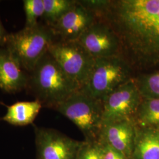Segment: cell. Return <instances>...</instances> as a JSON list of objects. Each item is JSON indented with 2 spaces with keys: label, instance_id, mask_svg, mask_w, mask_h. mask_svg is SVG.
I'll use <instances>...</instances> for the list:
<instances>
[{
  "label": "cell",
  "instance_id": "obj_20",
  "mask_svg": "<svg viewBox=\"0 0 159 159\" xmlns=\"http://www.w3.org/2000/svg\"><path fill=\"white\" fill-rule=\"evenodd\" d=\"M78 1L86 8L95 13L97 18L106 10L111 2L108 0H81Z\"/></svg>",
  "mask_w": 159,
  "mask_h": 159
},
{
  "label": "cell",
  "instance_id": "obj_16",
  "mask_svg": "<svg viewBox=\"0 0 159 159\" xmlns=\"http://www.w3.org/2000/svg\"><path fill=\"white\" fill-rule=\"evenodd\" d=\"M75 0H44V11L43 19L46 25L51 27L74 7Z\"/></svg>",
  "mask_w": 159,
  "mask_h": 159
},
{
  "label": "cell",
  "instance_id": "obj_19",
  "mask_svg": "<svg viewBox=\"0 0 159 159\" xmlns=\"http://www.w3.org/2000/svg\"><path fill=\"white\" fill-rule=\"evenodd\" d=\"M77 159H102L101 145L98 140L84 141Z\"/></svg>",
  "mask_w": 159,
  "mask_h": 159
},
{
  "label": "cell",
  "instance_id": "obj_14",
  "mask_svg": "<svg viewBox=\"0 0 159 159\" xmlns=\"http://www.w3.org/2000/svg\"><path fill=\"white\" fill-rule=\"evenodd\" d=\"M7 107V113L2 118L3 121L15 126H25L33 123L43 105L35 100L18 102Z\"/></svg>",
  "mask_w": 159,
  "mask_h": 159
},
{
  "label": "cell",
  "instance_id": "obj_12",
  "mask_svg": "<svg viewBox=\"0 0 159 159\" xmlns=\"http://www.w3.org/2000/svg\"><path fill=\"white\" fill-rule=\"evenodd\" d=\"M29 74L5 47H0V89L16 93L25 89Z\"/></svg>",
  "mask_w": 159,
  "mask_h": 159
},
{
  "label": "cell",
  "instance_id": "obj_7",
  "mask_svg": "<svg viewBox=\"0 0 159 159\" xmlns=\"http://www.w3.org/2000/svg\"><path fill=\"white\" fill-rule=\"evenodd\" d=\"M142 100L133 78L110 93L102 100V124L133 120Z\"/></svg>",
  "mask_w": 159,
  "mask_h": 159
},
{
  "label": "cell",
  "instance_id": "obj_11",
  "mask_svg": "<svg viewBox=\"0 0 159 159\" xmlns=\"http://www.w3.org/2000/svg\"><path fill=\"white\" fill-rule=\"evenodd\" d=\"M136 130V125L133 120L110 122L102 124L98 140L108 144L127 159H131Z\"/></svg>",
  "mask_w": 159,
  "mask_h": 159
},
{
  "label": "cell",
  "instance_id": "obj_18",
  "mask_svg": "<svg viewBox=\"0 0 159 159\" xmlns=\"http://www.w3.org/2000/svg\"><path fill=\"white\" fill-rule=\"evenodd\" d=\"M23 4L25 14V27H33L39 23V18L43 16L44 0H24Z\"/></svg>",
  "mask_w": 159,
  "mask_h": 159
},
{
  "label": "cell",
  "instance_id": "obj_1",
  "mask_svg": "<svg viewBox=\"0 0 159 159\" xmlns=\"http://www.w3.org/2000/svg\"><path fill=\"white\" fill-rule=\"evenodd\" d=\"M98 19L118 35L133 69L159 65V0L111 1Z\"/></svg>",
  "mask_w": 159,
  "mask_h": 159
},
{
  "label": "cell",
  "instance_id": "obj_3",
  "mask_svg": "<svg viewBox=\"0 0 159 159\" xmlns=\"http://www.w3.org/2000/svg\"><path fill=\"white\" fill-rule=\"evenodd\" d=\"M56 40L51 27L39 23L33 27H24L18 32L8 33L5 47L29 74Z\"/></svg>",
  "mask_w": 159,
  "mask_h": 159
},
{
  "label": "cell",
  "instance_id": "obj_5",
  "mask_svg": "<svg viewBox=\"0 0 159 159\" xmlns=\"http://www.w3.org/2000/svg\"><path fill=\"white\" fill-rule=\"evenodd\" d=\"M76 125L86 141L98 140L102 125V102L79 90L57 107Z\"/></svg>",
  "mask_w": 159,
  "mask_h": 159
},
{
  "label": "cell",
  "instance_id": "obj_6",
  "mask_svg": "<svg viewBox=\"0 0 159 159\" xmlns=\"http://www.w3.org/2000/svg\"><path fill=\"white\" fill-rule=\"evenodd\" d=\"M48 51L80 89L85 85L93 68L95 59L77 41L56 40L50 45Z\"/></svg>",
  "mask_w": 159,
  "mask_h": 159
},
{
  "label": "cell",
  "instance_id": "obj_15",
  "mask_svg": "<svg viewBox=\"0 0 159 159\" xmlns=\"http://www.w3.org/2000/svg\"><path fill=\"white\" fill-rule=\"evenodd\" d=\"M133 120L137 127L159 131V98H142Z\"/></svg>",
  "mask_w": 159,
  "mask_h": 159
},
{
  "label": "cell",
  "instance_id": "obj_10",
  "mask_svg": "<svg viewBox=\"0 0 159 159\" xmlns=\"http://www.w3.org/2000/svg\"><path fill=\"white\" fill-rule=\"evenodd\" d=\"M97 20L93 12L77 1L75 6L65 14L51 28L58 40L74 41Z\"/></svg>",
  "mask_w": 159,
  "mask_h": 159
},
{
  "label": "cell",
  "instance_id": "obj_21",
  "mask_svg": "<svg viewBox=\"0 0 159 159\" xmlns=\"http://www.w3.org/2000/svg\"><path fill=\"white\" fill-rule=\"evenodd\" d=\"M101 145L102 159H128L123 154L120 153L108 144L98 141Z\"/></svg>",
  "mask_w": 159,
  "mask_h": 159
},
{
  "label": "cell",
  "instance_id": "obj_17",
  "mask_svg": "<svg viewBox=\"0 0 159 159\" xmlns=\"http://www.w3.org/2000/svg\"><path fill=\"white\" fill-rule=\"evenodd\" d=\"M134 79L142 98H159V71Z\"/></svg>",
  "mask_w": 159,
  "mask_h": 159
},
{
  "label": "cell",
  "instance_id": "obj_4",
  "mask_svg": "<svg viewBox=\"0 0 159 159\" xmlns=\"http://www.w3.org/2000/svg\"><path fill=\"white\" fill-rule=\"evenodd\" d=\"M133 69L121 55L95 60L89 79L80 90L100 100L133 79Z\"/></svg>",
  "mask_w": 159,
  "mask_h": 159
},
{
  "label": "cell",
  "instance_id": "obj_22",
  "mask_svg": "<svg viewBox=\"0 0 159 159\" xmlns=\"http://www.w3.org/2000/svg\"><path fill=\"white\" fill-rule=\"evenodd\" d=\"M8 33L4 29L0 19V47H5L6 40Z\"/></svg>",
  "mask_w": 159,
  "mask_h": 159
},
{
  "label": "cell",
  "instance_id": "obj_8",
  "mask_svg": "<svg viewBox=\"0 0 159 159\" xmlns=\"http://www.w3.org/2000/svg\"><path fill=\"white\" fill-rule=\"evenodd\" d=\"M37 159H77L84 141L55 129L34 127Z\"/></svg>",
  "mask_w": 159,
  "mask_h": 159
},
{
  "label": "cell",
  "instance_id": "obj_13",
  "mask_svg": "<svg viewBox=\"0 0 159 159\" xmlns=\"http://www.w3.org/2000/svg\"><path fill=\"white\" fill-rule=\"evenodd\" d=\"M131 159H159V131L137 127Z\"/></svg>",
  "mask_w": 159,
  "mask_h": 159
},
{
  "label": "cell",
  "instance_id": "obj_9",
  "mask_svg": "<svg viewBox=\"0 0 159 159\" xmlns=\"http://www.w3.org/2000/svg\"><path fill=\"white\" fill-rule=\"evenodd\" d=\"M77 41L95 60L121 55L118 35L107 23L98 19Z\"/></svg>",
  "mask_w": 159,
  "mask_h": 159
},
{
  "label": "cell",
  "instance_id": "obj_2",
  "mask_svg": "<svg viewBox=\"0 0 159 159\" xmlns=\"http://www.w3.org/2000/svg\"><path fill=\"white\" fill-rule=\"evenodd\" d=\"M25 89L42 104L43 107L56 109L79 91L80 87L68 77L48 51L29 73Z\"/></svg>",
  "mask_w": 159,
  "mask_h": 159
}]
</instances>
